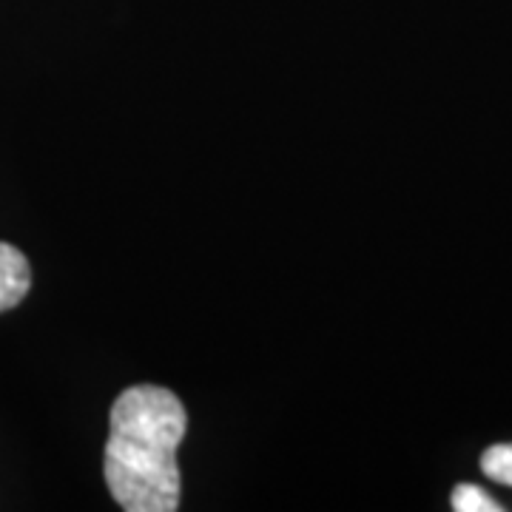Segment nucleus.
<instances>
[{
  "label": "nucleus",
  "mask_w": 512,
  "mask_h": 512,
  "mask_svg": "<svg viewBox=\"0 0 512 512\" xmlns=\"http://www.w3.org/2000/svg\"><path fill=\"white\" fill-rule=\"evenodd\" d=\"M450 504L456 512H501L504 507L495 501L493 495L484 493L478 484H458L453 495H450Z\"/></svg>",
  "instance_id": "3"
},
{
  "label": "nucleus",
  "mask_w": 512,
  "mask_h": 512,
  "mask_svg": "<svg viewBox=\"0 0 512 512\" xmlns=\"http://www.w3.org/2000/svg\"><path fill=\"white\" fill-rule=\"evenodd\" d=\"M188 413L177 393L157 384L126 387L109 413L103 476L126 512H174L180 507L177 450Z\"/></svg>",
  "instance_id": "1"
},
{
  "label": "nucleus",
  "mask_w": 512,
  "mask_h": 512,
  "mask_svg": "<svg viewBox=\"0 0 512 512\" xmlns=\"http://www.w3.org/2000/svg\"><path fill=\"white\" fill-rule=\"evenodd\" d=\"M481 473L498 484L512 487V444H493L481 456Z\"/></svg>",
  "instance_id": "4"
},
{
  "label": "nucleus",
  "mask_w": 512,
  "mask_h": 512,
  "mask_svg": "<svg viewBox=\"0 0 512 512\" xmlns=\"http://www.w3.org/2000/svg\"><path fill=\"white\" fill-rule=\"evenodd\" d=\"M32 288L29 259L15 245L0 242V313L18 308Z\"/></svg>",
  "instance_id": "2"
}]
</instances>
